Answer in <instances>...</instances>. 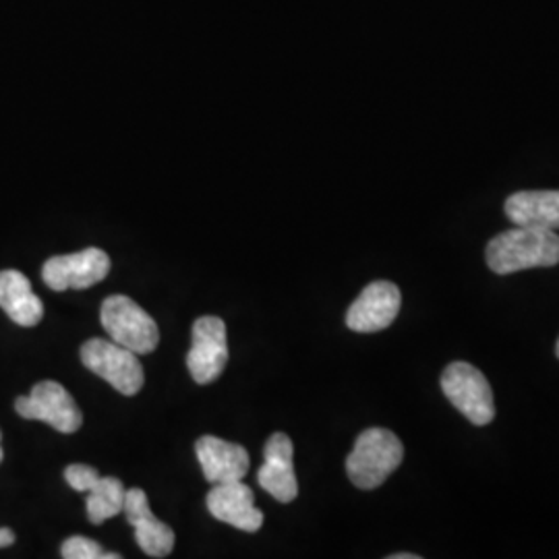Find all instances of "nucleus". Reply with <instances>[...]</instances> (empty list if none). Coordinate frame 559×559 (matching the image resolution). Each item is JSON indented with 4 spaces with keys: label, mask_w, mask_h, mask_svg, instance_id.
Instances as JSON below:
<instances>
[{
    "label": "nucleus",
    "mask_w": 559,
    "mask_h": 559,
    "mask_svg": "<svg viewBox=\"0 0 559 559\" xmlns=\"http://www.w3.org/2000/svg\"><path fill=\"white\" fill-rule=\"evenodd\" d=\"M15 411L23 419L48 423L59 433H75L83 425L78 402L57 381L36 383L29 396L15 400Z\"/></svg>",
    "instance_id": "obj_6"
},
{
    "label": "nucleus",
    "mask_w": 559,
    "mask_h": 559,
    "mask_svg": "<svg viewBox=\"0 0 559 559\" xmlns=\"http://www.w3.org/2000/svg\"><path fill=\"white\" fill-rule=\"evenodd\" d=\"M556 355H558V359H559V340H558V346H556Z\"/></svg>",
    "instance_id": "obj_22"
},
{
    "label": "nucleus",
    "mask_w": 559,
    "mask_h": 559,
    "mask_svg": "<svg viewBox=\"0 0 559 559\" xmlns=\"http://www.w3.org/2000/svg\"><path fill=\"white\" fill-rule=\"evenodd\" d=\"M100 479V473L92 466L85 464H71L64 471V480L75 489V491H90Z\"/></svg>",
    "instance_id": "obj_18"
},
{
    "label": "nucleus",
    "mask_w": 559,
    "mask_h": 559,
    "mask_svg": "<svg viewBox=\"0 0 559 559\" xmlns=\"http://www.w3.org/2000/svg\"><path fill=\"white\" fill-rule=\"evenodd\" d=\"M15 543V535L11 528H0V547H9Z\"/></svg>",
    "instance_id": "obj_19"
},
{
    "label": "nucleus",
    "mask_w": 559,
    "mask_h": 559,
    "mask_svg": "<svg viewBox=\"0 0 559 559\" xmlns=\"http://www.w3.org/2000/svg\"><path fill=\"white\" fill-rule=\"evenodd\" d=\"M228 362L226 323L221 318L205 316L193 323V346L187 357L191 378L200 385L218 380Z\"/></svg>",
    "instance_id": "obj_8"
},
{
    "label": "nucleus",
    "mask_w": 559,
    "mask_h": 559,
    "mask_svg": "<svg viewBox=\"0 0 559 559\" xmlns=\"http://www.w3.org/2000/svg\"><path fill=\"white\" fill-rule=\"evenodd\" d=\"M100 318L110 340L135 355L152 353L160 342L156 321L135 300L124 295H112L104 300Z\"/></svg>",
    "instance_id": "obj_3"
},
{
    "label": "nucleus",
    "mask_w": 559,
    "mask_h": 559,
    "mask_svg": "<svg viewBox=\"0 0 559 559\" xmlns=\"http://www.w3.org/2000/svg\"><path fill=\"white\" fill-rule=\"evenodd\" d=\"M485 258L487 265L500 276L533 267H554L559 263L558 233L516 226L489 240Z\"/></svg>",
    "instance_id": "obj_1"
},
{
    "label": "nucleus",
    "mask_w": 559,
    "mask_h": 559,
    "mask_svg": "<svg viewBox=\"0 0 559 559\" xmlns=\"http://www.w3.org/2000/svg\"><path fill=\"white\" fill-rule=\"evenodd\" d=\"M60 556L64 559H120L119 554H106L96 540L85 537H71L60 547Z\"/></svg>",
    "instance_id": "obj_17"
},
{
    "label": "nucleus",
    "mask_w": 559,
    "mask_h": 559,
    "mask_svg": "<svg viewBox=\"0 0 559 559\" xmlns=\"http://www.w3.org/2000/svg\"><path fill=\"white\" fill-rule=\"evenodd\" d=\"M207 510L212 516L245 533H258L263 524V512L255 508V498L251 487L242 480L222 483L207 493Z\"/></svg>",
    "instance_id": "obj_11"
},
{
    "label": "nucleus",
    "mask_w": 559,
    "mask_h": 559,
    "mask_svg": "<svg viewBox=\"0 0 559 559\" xmlns=\"http://www.w3.org/2000/svg\"><path fill=\"white\" fill-rule=\"evenodd\" d=\"M402 295L392 282H371L359 299L355 300L346 313V325L359 334H373L390 328L399 318Z\"/></svg>",
    "instance_id": "obj_9"
},
{
    "label": "nucleus",
    "mask_w": 559,
    "mask_h": 559,
    "mask_svg": "<svg viewBox=\"0 0 559 559\" xmlns=\"http://www.w3.org/2000/svg\"><path fill=\"white\" fill-rule=\"evenodd\" d=\"M0 440H2V436H0ZM4 459V452H2V445H0V462Z\"/></svg>",
    "instance_id": "obj_21"
},
{
    "label": "nucleus",
    "mask_w": 559,
    "mask_h": 559,
    "mask_svg": "<svg viewBox=\"0 0 559 559\" xmlns=\"http://www.w3.org/2000/svg\"><path fill=\"white\" fill-rule=\"evenodd\" d=\"M81 362L124 396H135L143 388L145 376L138 355L112 340H87L81 346Z\"/></svg>",
    "instance_id": "obj_5"
},
{
    "label": "nucleus",
    "mask_w": 559,
    "mask_h": 559,
    "mask_svg": "<svg viewBox=\"0 0 559 559\" xmlns=\"http://www.w3.org/2000/svg\"><path fill=\"white\" fill-rule=\"evenodd\" d=\"M124 516L135 528V539L150 558H166L175 547V531L156 519L143 489H129L124 496Z\"/></svg>",
    "instance_id": "obj_12"
},
{
    "label": "nucleus",
    "mask_w": 559,
    "mask_h": 559,
    "mask_svg": "<svg viewBox=\"0 0 559 559\" xmlns=\"http://www.w3.org/2000/svg\"><path fill=\"white\" fill-rule=\"evenodd\" d=\"M108 272H110L108 253H104L96 247H90L80 253L50 258L41 267V278L46 282V286L62 293L67 288H75V290L90 288L106 278Z\"/></svg>",
    "instance_id": "obj_7"
},
{
    "label": "nucleus",
    "mask_w": 559,
    "mask_h": 559,
    "mask_svg": "<svg viewBox=\"0 0 559 559\" xmlns=\"http://www.w3.org/2000/svg\"><path fill=\"white\" fill-rule=\"evenodd\" d=\"M0 309L23 328L38 325L44 316L40 297L17 270L0 272Z\"/></svg>",
    "instance_id": "obj_14"
},
{
    "label": "nucleus",
    "mask_w": 559,
    "mask_h": 559,
    "mask_svg": "<svg viewBox=\"0 0 559 559\" xmlns=\"http://www.w3.org/2000/svg\"><path fill=\"white\" fill-rule=\"evenodd\" d=\"M441 390L473 425H489L496 417L493 392L487 378L471 362L456 360L441 373Z\"/></svg>",
    "instance_id": "obj_4"
},
{
    "label": "nucleus",
    "mask_w": 559,
    "mask_h": 559,
    "mask_svg": "<svg viewBox=\"0 0 559 559\" xmlns=\"http://www.w3.org/2000/svg\"><path fill=\"white\" fill-rule=\"evenodd\" d=\"M506 216L516 226L559 230V191H520L506 200Z\"/></svg>",
    "instance_id": "obj_15"
},
{
    "label": "nucleus",
    "mask_w": 559,
    "mask_h": 559,
    "mask_svg": "<svg viewBox=\"0 0 559 559\" xmlns=\"http://www.w3.org/2000/svg\"><path fill=\"white\" fill-rule=\"evenodd\" d=\"M390 559H419V556H415V554H394V556H390Z\"/></svg>",
    "instance_id": "obj_20"
},
{
    "label": "nucleus",
    "mask_w": 559,
    "mask_h": 559,
    "mask_svg": "<svg viewBox=\"0 0 559 559\" xmlns=\"http://www.w3.org/2000/svg\"><path fill=\"white\" fill-rule=\"evenodd\" d=\"M293 454L295 445L286 433H274L263 448V464L258 473V480L272 498L282 503H290L299 496Z\"/></svg>",
    "instance_id": "obj_10"
},
{
    "label": "nucleus",
    "mask_w": 559,
    "mask_h": 559,
    "mask_svg": "<svg viewBox=\"0 0 559 559\" xmlns=\"http://www.w3.org/2000/svg\"><path fill=\"white\" fill-rule=\"evenodd\" d=\"M87 493V516L92 524H102L108 519H115L124 510L127 491L117 477H100Z\"/></svg>",
    "instance_id": "obj_16"
},
{
    "label": "nucleus",
    "mask_w": 559,
    "mask_h": 559,
    "mask_svg": "<svg viewBox=\"0 0 559 559\" xmlns=\"http://www.w3.org/2000/svg\"><path fill=\"white\" fill-rule=\"evenodd\" d=\"M195 452H198L203 477L214 485L242 480L251 466L249 454L242 445L214 438V436L200 438L195 443Z\"/></svg>",
    "instance_id": "obj_13"
},
{
    "label": "nucleus",
    "mask_w": 559,
    "mask_h": 559,
    "mask_svg": "<svg viewBox=\"0 0 559 559\" xmlns=\"http://www.w3.org/2000/svg\"><path fill=\"white\" fill-rule=\"evenodd\" d=\"M402 459L404 445L399 436L388 429L373 427L362 431L355 441V448L346 459V473L359 489H378L399 468Z\"/></svg>",
    "instance_id": "obj_2"
}]
</instances>
